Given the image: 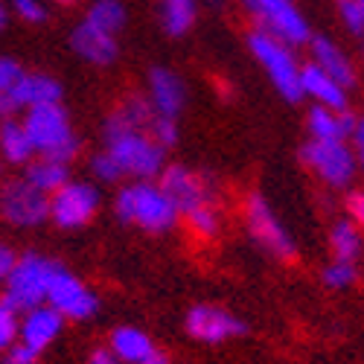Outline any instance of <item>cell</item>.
Listing matches in <instances>:
<instances>
[{
    "mask_svg": "<svg viewBox=\"0 0 364 364\" xmlns=\"http://www.w3.org/2000/svg\"><path fill=\"white\" fill-rule=\"evenodd\" d=\"M151 117L146 97L140 90L119 97L102 119V149L123 172V181L158 178L169 164V151L151 137Z\"/></svg>",
    "mask_w": 364,
    "mask_h": 364,
    "instance_id": "cell-1",
    "label": "cell"
},
{
    "mask_svg": "<svg viewBox=\"0 0 364 364\" xmlns=\"http://www.w3.org/2000/svg\"><path fill=\"white\" fill-rule=\"evenodd\" d=\"M114 216L119 225L146 236H169L181 228V213L158 178H134L117 184Z\"/></svg>",
    "mask_w": 364,
    "mask_h": 364,
    "instance_id": "cell-2",
    "label": "cell"
},
{
    "mask_svg": "<svg viewBox=\"0 0 364 364\" xmlns=\"http://www.w3.org/2000/svg\"><path fill=\"white\" fill-rule=\"evenodd\" d=\"M239 216H242V228H245L248 239L265 257L277 259V262H294L300 257V245H297L291 228L280 219L277 207L271 204V198L265 193L251 190L242 196Z\"/></svg>",
    "mask_w": 364,
    "mask_h": 364,
    "instance_id": "cell-3",
    "label": "cell"
},
{
    "mask_svg": "<svg viewBox=\"0 0 364 364\" xmlns=\"http://www.w3.org/2000/svg\"><path fill=\"white\" fill-rule=\"evenodd\" d=\"M21 123L26 129V137L33 143L36 155L58 158L73 164L82 155V134L73 126V117L65 108V102L38 105L21 114Z\"/></svg>",
    "mask_w": 364,
    "mask_h": 364,
    "instance_id": "cell-4",
    "label": "cell"
},
{
    "mask_svg": "<svg viewBox=\"0 0 364 364\" xmlns=\"http://www.w3.org/2000/svg\"><path fill=\"white\" fill-rule=\"evenodd\" d=\"M245 47L268 85L277 90L286 102H300V70L303 58L297 55V47L262 33V29H248L245 33Z\"/></svg>",
    "mask_w": 364,
    "mask_h": 364,
    "instance_id": "cell-5",
    "label": "cell"
},
{
    "mask_svg": "<svg viewBox=\"0 0 364 364\" xmlns=\"http://www.w3.org/2000/svg\"><path fill=\"white\" fill-rule=\"evenodd\" d=\"M58 259L41 254V251H23L18 254L12 271L6 274L4 286H0V300L12 306L18 315L33 309V306H41L47 303V291H50V280L58 271Z\"/></svg>",
    "mask_w": 364,
    "mask_h": 364,
    "instance_id": "cell-6",
    "label": "cell"
},
{
    "mask_svg": "<svg viewBox=\"0 0 364 364\" xmlns=\"http://www.w3.org/2000/svg\"><path fill=\"white\" fill-rule=\"evenodd\" d=\"M300 164L318 184L332 193H347L358 181V158L350 140H309L300 146Z\"/></svg>",
    "mask_w": 364,
    "mask_h": 364,
    "instance_id": "cell-7",
    "label": "cell"
},
{
    "mask_svg": "<svg viewBox=\"0 0 364 364\" xmlns=\"http://www.w3.org/2000/svg\"><path fill=\"white\" fill-rule=\"evenodd\" d=\"M242 12L248 15L254 29H262L297 50L306 47L315 36L312 21L297 0H242Z\"/></svg>",
    "mask_w": 364,
    "mask_h": 364,
    "instance_id": "cell-8",
    "label": "cell"
},
{
    "mask_svg": "<svg viewBox=\"0 0 364 364\" xmlns=\"http://www.w3.org/2000/svg\"><path fill=\"white\" fill-rule=\"evenodd\" d=\"M102 210V187L90 178H70L50 196V225L55 230H85Z\"/></svg>",
    "mask_w": 364,
    "mask_h": 364,
    "instance_id": "cell-9",
    "label": "cell"
},
{
    "mask_svg": "<svg viewBox=\"0 0 364 364\" xmlns=\"http://www.w3.org/2000/svg\"><path fill=\"white\" fill-rule=\"evenodd\" d=\"M0 222L12 230H36L50 222V196L23 175L0 178Z\"/></svg>",
    "mask_w": 364,
    "mask_h": 364,
    "instance_id": "cell-10",
    "label": "cell"
},
{
    "mask_svg": "<svg viewBox=\"0 0 364 364\" xmlns=\"http://www.w3.org/2000/svg\"><path fill=\"white\" fill-rule=\"evenodd\" d=\"M158 181L164 184V190L172 196L178 213L184 216L190 210L207 204V201H219L222 196V184L213 172L190 166V164H181V161H169L164 166V172L158 175Z\"/></svg>",
    "mask_w": 364,
    "mask_h": 364,
    "instance_id": "cell-11",
    "label": "cell"
},
{
    "mask_svg": "<svg viewBox=\"0 0 364 364\" xmlns=\"http://www.w3.org/2000/svg\"><path fill=\"white\" fill-rule=\"evenodd\" d=\"M47 303L68 323H85L90 318H97V312L102 306L97 289L90 286L85 277H79L76 271L65 268V265H58V271H55L53 280H50Z\"/></svg>",
    "mask_w": 364,
    "mask_h": 364,
    "instance_id": "cell-12",
    "label": "cell"
},
{
    "mask_svg": "<svg viewBox=\"0 0 364 364\" xmlns=\"http://www.w3.org/2000/svg\"><path fill=\"white\" fill-rule=\"evenodd\" d=\"M184 332L207 347H219L228 341H236L248 332V323L236 312H230L222 303H193L184 315Z\"/></svg>",
    "mask_w": 364,
    "mask_h": 364,
    "instance_id": "cell-13",
    "label": "cell"
},
{
    "mask_svg": "<svg viewBox=\"0 0 364 364\" xmlns=\"http://www.w3.org/2000/svg\"><path fill=\"white\" fill-rule=\"evenodd\" d=\"M140 94L146 97L149 108L155 111L158 117H172V119L184 117L187 102H190L187 79L181 76L175 68H169V65H151L146 70Z\"/></svg>",
    "mask_w": 364,
    "mask_h": 364,
    "instance_id": "cell-14",
    "label": "cell"
},
{
    "mask_svg": "<svg viewBox=\"0 0 364 364\" xmlns=\"http://www.w3.org/2000/svg\"><path fill=\"white\" fill-rule=\"evenodd\" d=\"M62 100H65V85L55 76L44 73V70H23L18 85L9 90L6 97H0V119L21 117L29 108L62 102Z\"/></svg>",
    "mask_w": 364,
    "mask_h": 364,
    "instance_id": "cell-15",
    "label": "cell"
},
{
    "mask_svg": "<svg viewBox=\"0 0 364 364\" xmlns=\"http://www.w3.org/2000/svg\"><path fill=\"white\" fill-rule=\"evenodd\" d=\"M68 47L79 62L90 65V68H111L119 58V36H111L105 29L87 23L85 18L79 23H73L70 36H68Z\"/></svg>",
    "mask_w": 364,
    "mask_h": 364,
    "instance_id": "cell-16",
    "label": "cell"
},
{
    "mask_svg": "<svg viewBox=\"0 0 364 364\" xmlns=\"http://www.w3.org/2000/svg\"><path fill=\"white\" fill-rule=\"evenodd\" d=\"M65 326H68V321L58 315L50 303H41V306H33L18 315V344L33 350L41 358V353H47L62 338Z\"/></svg>",
    "mask_w": 364,
    "mask_h": 364,
    "instance_id": "cell-17",
    "label": "cell"
},
{
    "mask_svg": "<svg viewBox=\"0 0 364 364\" xmlns=\"http://www.w3.org/2000/svg\"><path fill=\"white\" fill-rule=\"evenodd\" d=\"M309 50V58L315 68H321L323 73H329L336 82H341L347 90H355L358 82H361V70H358V62L355 58L329 36H312V41L306 44Z\"/></svg>",
    "mask_w": 364,
    "mask_h": 364,
    "instance_id": "cell-18",
    "label": "cell"
},
{
    "mask_svg": "<svg viewBox=\"0 0 364 364\" xmlns=\"http://www.w3.org/2000/svg\"><path fill=\"white\" fill-rule=\"evenodd\" d=\"M300 100L321 108H336V111H350L353 90H347L341 82H336L329 73L315 68L312 62H303L300 70Z\"/></svg>",
    "mask_w": 364,
    "mask_h": 364,
    "instance_id": "cell-19",
    "label": "cell"
},
{
    "mask_svg": "<svg viewBox=\"0 0 364 364\" xmlns=\"http://www.w3.org/2000/svg\"><path fill=\"white\" fill-rule=\"evenodd\" d=\"M181 225L187 228V233L198 242V245H216V242L225 236V228H228V207H225V198L219 201H207L190 213L181 216Z\"/></svg>",
    "mask_w": 364,
    "mask_h": 364,
    "instance_id": "cell-20",
    "label": "cell"
},
{
    "mask_svg": "<svg viewBox=\"0 0 364 364\" xmlns=\"http://www.w3.org/2000/svg\"><path fill=\"white\" fill-rule=\"evenodd\" d=\"M108 350L119 358V364H143L158 350V344L146 329L132 326V323H119L108 336Z\"/></svg>",
    "mask_w": 364,
    "mask_h": 364,
    "instance_id": "cell-21",
    "label": "cell"
},
{
    "mask_svg": "<svg viewBox=\"0 0 364 364\" xmlns=\"http://www.w3.org/2000/svg\"><path fill=\"white\" fill-rule=\"evenodd\" d=\"M353 119H355L353 111L309 105V111H306V137L309 140H350Z\"/></svg>",
    "mask_w": 364,
    "mask_h": 364,
    "instance_id": "cell-22",
    "label": "cell"
},
{
    "mask_svg": "<svg viewBox=\"0 0 364 364\" xmlns=\"http://www.w3.org/2000/svg\"><path fill=\"white\" fill-rule=\"evenodd\" d=\"M33 158H36V151H33V143H29V137H26L21 117L0 119V166L23 169Z\"/></svg>",
    "mask_w": 364,
    "mask_h": 364,
    "instance_id": "cell-23",
    "label": "cell"
},
{
    "mask_svg": "<svg viewBox=\"0 0 364 364\" xmlns=\"http://www.w3.org/2000/svg\"><path fill=\"white\" fill-rule=\"evenodd\" d=\"M21 175L29 181L33 187H38L41 193L53 196L58 187H65L68 181L73 178V164L68 161H58V158H44V155H36L33 161H29Z\"/></svg>",
    "mask_w": 364,
    "mask_h": 364,
    "instance_id": "cell-24",
    "label": "cell"
},
{
    "mask_svg": "<svg viewBox=\"0 0 364 364\" xmlns=\"http://www.w3.org/2000/svg\"><path fill=\"white\" fill-rule=\"evenodd\" d=\"M201 15L198 0H158V21L169 38L190 36Z\"/></svg>",
    "mask_w": 364,
    "mask_h": 364,
    "instance_id": "cell-25",
    "label": "cell"
},
{
    "mask_svg": "<svg viewBox=\"0 0 364 364\" xmlns=\"http://www.w3.org/2000/svg\"><path fill=\"white\" fill-rule=\"evenodd\" d=\"M326 245L332 259L361 262L364 257V230H358L347 216H338L326 230Z\"/></svg>",
    "mask_w": 364,
    "mask_h": 364,
    "instance_id": "cell-26",
    "label": "cell"
},
{
    "mask_svg": "<svg viewBox=\"0 0 364 364\" xmlns=\"http://www.w3.org/2000/svg\"><path fill=\"white\" fill-rule=\"evenodd\" d=\"M85 21L111 36H119L129 26V6L123 0H90L85 9Z\"/></svg>",
    "mask_w": 364,
    "mask_h": 364,
    "instance_id": "cell-27",
    "label": "cell"
},
{
    "mask_svg": "<svg viewBox=\"0 0 364 364\" xmlns=\"http://www.w3.org/2000/svg\"><path fill=\"white\" fill-rule=\"evenodd\" d=\"M361 280V271H358V262H350V259H332L321 268V283L329 289V291H347L353 289L355 283Z\"/></svg>",
    "mask_w": 364,
    "mask_h": 364,
    "instance_id": "cell-28",
    "label": "cell"
},
{
    "mask_svg": "<svg viewBox=\"0 0 364 364\" xmlns=\"http://www.w3.org/2000/svg\"><path fill=\"white\" fill-rule=\"evenodd\" d=\"M87 172H90V181H97L100 187H117V184H123V172H119V166L114 164V158L108 155L105 149L94 151V155L87 158Z\"/></svg>",
    "mask_w": 364,
    "mask_h": 364,
    "instance_id": "cell-29",
    "label": "cell"
},
{
    "mask_svg": "<svg viewBox=\"0 0 364 364\" xmlns=\"http://www.w3.org/2000/svg\"><path fill=\"white\" fill-rule=\"evenodd\" d=\"M6 6H9L12 18H18L21 23H29V26H41L50 18V4L47 0H9Z\"/></svg>",
    "mask_w": 364,
    "mask_h": 364,
    "instance_id": "cell-30",
    "label": "cell"
},
{
    "mask_svg": "<svg viewBox=\"0 0 364 364\" xmlns=\"http://www.w3.org/2000/svg\"><path fill=\"white\" fill-rule=\"evenodd\" d=\"M336 15H338V23L353 38L364 41V9L355 0H336Z\"/></svg>",
    "mask_w": 364,
    "mask_h": 364,
    "instance_id": "cell-31",
    "label": "cell"
},
{
    "mask_svg": "<svg viewBox=\"0 0 364 364\" xmlns=\"http://www.w3.org/2000/svg\"><path fill=\"white\" fill-rule=\"evenodd\" d=\"M151 137H155L166 151L169 149H175L178 146V140H181V119H172V117H151Z\"/></svg>",
    "mask_w": 364,
    "mask_h": 364,
    "instance_id": "cell-32",
    "label": "cell"
},
{
    "mask_svg": "<svg viewBox=\"0 0 364 364\" xmlns=\"http://www.w3.org/2000/svg\"><path fill=\"white\" fill-rule=\"evenodd\" d=\"M18 341V312L0 300V358Z\"/></svg>",
    "mask_w": 364,
    "mask_h": 364,
    "instance_id": "cell-33",
    "label": "cell"
},
{
    "mask_svg": "<svg viewBox=\"0 0 364 364\" xmlns=\"http://www.w3.org/2000/svg\"><path fill=\"white\" fill-rule=\"evenodd\" d=\"M23 65L18 62L15 55H6V53H0V97H6L9 90L18 85V79L23 76Z\"/></svg>",
    "mask_w": 364,
    "mask_h": 364,
    "instance_id": "cell-34",
    "label": "cell"
},
{
    "mask_svg": "<svg viewBox=\"0 0 364 364\" xmlns=\"http://www.w3.org/2000/svg\"><path fill=\"white\" fill-rule=\"evenodd\" d=\"M344 216L358 230H364V187H350L344 193Z\"/></svg>",
    "mask_w": 364,
    "mask_h": 364,
    "instance_id": "cell-35",
    "label": "cell"
},
{
    "mask_svg": "<svg viewBox=\"0 0 364 364\" xmlns=\"http://www.w3.org/2000/svg\"><path fill=\"white\" fill-rule=\"evenodd\" d=\"M350 146L358 158V169L364 172V114L353 119V132H350Z\"/></svg>",
    "mask_w": 364,
    "mask_h": 364,
    "instance_id": "cell-36",
    "label": "cell"
},
{
    "mask_svg": "<svg viewBox=\"0 0 364 364\" xmlns=\"http://www.w3.org/2000/svg\"><path fill=\"white\" fill-rule=\"evenodd\" d=\"M0 364H38V355L33 353V350H26V347H21L18 341L6 350V355L0 358Z\"/></svg>",
    "mask_w": 364,
    "mask_h": 364,
    "instance_id": "cell-37",
    "label": "cell"
},
{
    "mask_svg": "<svg viewBox=\"0 0 364 364\" xmlns=\"http://www.w3.org/2000/svg\"><path fill=\"white\" fill-rule=\"evenodd\" d=\"M15 259H18V251H15L12 245H9V242H4V239H0V286H4L6 274L12 271Z\"/></svg>",
    "mask_w": 364,
    "mask_h": 364,
    "instance_id": "cell-38",
    "label": "cell"
},
{
    "mask_svg": "<svg viewBox=\"0 0 364 364\" xmlns=\"http://www.w3.org/2000/svg\"><path fill=\"white\" fill-rule=\"evenodd\" d=\"M85 364H119V358L108 347H97V350H90V355H87Z\"/></svg>",
    "mask_w": 364,
    "mask_h": 364,
    "instance_id": "cell-39",
    "label": "cell"
},
{
    "mask_svg": "<svg viewBox=\"0 0 364 364\" xmlns=\"http://www.w3.org/2000/svg\"><path fill=\"white\" fill-rule=\"evenodd\" d=\"M143 364H172V358H169V353H164V350L158 347V350L151 353V355H149Z\"/></svg>",
    "mask_w": 364,
    "mask_h": 364,
    "instance_id": "cell-40",
    "label": "cell"
},
{
    "mask_svg": "<svg viewBox=\"0 0 364 364\" xmlns=\"http://www.w3.org/2000/svg\"><path fill=\"white\" fill-rule=\"evenodd\" d=\"M6 26H9V6L6 0H0V36L6 33Z\"/></svg>",
    "mask_w": 364,
    "mask_h": 364,
    "instance_id": "cell-41",
    "label": "cell"
},
{
    "mask_svg": "<svg viewBox=\"0 0 364 364\" xmlns=\"http://www.w3.org/2000/svg\"><path fill=\"white\" fill-rule=\"evenodd\" d=\"M47 4H55V6H73L76 0H47Z\"/></svg>",
    "mask_w": 364,
    "mask_h": 364,
    "instance_id": "cell-42",
    "label": "cell"
},
{
    "mask_svg": "<svg viewBox=\"0 0 364 364\" xmlns=\"http://www.w3.org/2000/svg\"><path fill=\"white\" fill-rule=\"evenodd\" d=\"M361 44H364V41H361ZM361 65H364V47H361Z\"/></svg>",
    "mask_w": 364,
    "mask_h": 364,
    "instance_id": "cell-43",
    "label": "cell"
},
{
    "mask_svg": "<svg viewBox=\"0 0 364 364\" xmlns=\"http://www.w3.org/2000/svg\"><path fill=\"white\" fill-rule=\"evenodd\" d=\"M355 4H358V6H361V9H364V0H355Z\"/></svg>",
    "mask_w": 364,
    "mask_h": 364,
    "instance_id": "cell-44",
    "label": "cell"
}]
</instances>
